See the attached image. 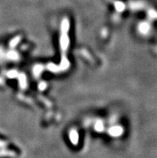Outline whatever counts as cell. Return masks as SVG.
<instances>
[{
  "label": "cell",
  "mask_w": 157,
  "mask_h": 158,
  "mask_svg": "<svg viewBox=\"0 0 157 158\" xmlns=\"http://www.w3.org/2000/svg\"><path fill=\"white\" fill-rule=\"evenodd\" d=\"M70 137H71V140L74 144H77L78 143V134L76 132H72L70 134Z\"/></svg>",
  "instance_id": "1"
},
{
  "label": "cell",
  "mask_w": 157,
  "mask_h": 158,
  "mask_svg": "<svg viewBox=\"0 0 157 158\" xmlns=\"http://www.w3.org/2000/svg\"><path fill=\"white\" fill-rule=\"evenodd\" d=\"M111 133L113 136H119V133H120V132H119V128H114L113 129H111Z\"/></svg>",
  "instance_id": "2"
}]
</instances>
